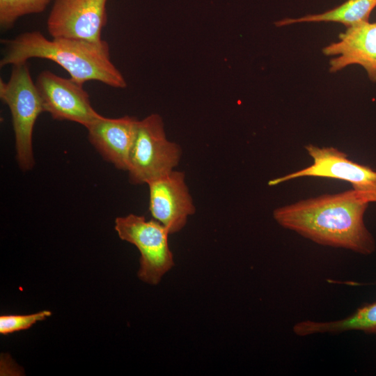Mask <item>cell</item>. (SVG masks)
Instances as JSON below:
<instances>
[{
	"mask_svg": "<svg viewBox=\"0 0 376 376\" xmlns=\"http://www.w3.org/2000/svg\"><path fill=\"white\" fill-rule=\"evenodd\" d=\"M35 84L44 111L55 120L75 122L86 128L102 116L92 107L83 84L70 78L46 70L38 75Z\"/></svg>",
	"mask_w": 376,
	"mask_h": 376,
	"instance_id": "6",
	"label": "cell"
},
{
	"mask_svg": "<svg viewBox=\"0 0 376 376\" xmlns=\"http://www.w3.org/2000/svg\"><path fill=\"white\" fill-rule=\"evenodd\" d=\"M149 210L153 219L173 234L186 225L196 210L185 173L173 170L150 181Z\"/></svg>",
	"mask_w": 376,
	"mask_h": 376,
	"instance_id": "8",
	"label": "cell"
},
{
	"mask_svg": "<svg viewBox=\"0 0 376 376\" xmlns=\"http://www.w3.org/2000/svg\"><path fill=\"white\" fill-rule=\"evenodd\" d=\"M107 0H55L47 21L53 38L97 42L107 22Z\"/></svg>",
	"mask_w": 376,
	"mask_h": 376,
	"instance_id": "7",
	"label": "cell"
},
{
	"mask_svg": "<svg viewBox=\"0 0 376 376\" xmlns=\"http://www.w3.org/2000/svg\"><path fill=\"white\" fill-rule=\"evenodd\" d=\"M1 41L4 45L1 68L29 58L48 59L61 65L79 84L98 81L113 88L127 87L123 75L111 61L109 45L104 40L94 42L65 37L49 40L33 31Z\"/></svg>",
	"mask_w": 376,
	"mask_h": 376,
	"instance_id": "2",
	"label": "cell"
},
{
	"mask_svg": "<svg viewBox=\"0 0 376 376\" xmlns=\"http://www.w3.org/2000/svg\"><path fill=\"white\" fill-rule=\"evenodd\" d=\"M180 147L169 141L162 117L156 113L138 120L127 171L132 184H148L172 171L179 164Z\"/></svg>",
	"mask_w": 376,
	"mask_h": 376,
	"instance_id": "4",
	"label": "cell"
},
{
	"mask_svg": "<svg viewBox=\"0 0 376 376\" xmlns=\"http://www.w3.org/2000/svg\"><path fill=\"white\" fill-rule=\"evenodd\" d=\"M52 315L49 311H41L27 315H3L0 316V334L7 335L31 327Z\"/></svg>",
	"mask_w": 376,
	"mask_h": 376,
	"instance_id": "15",
	"label": "cell"
},
{
	"mask_svg": "<svg viewBox=\"0 0 376 376\" xmlns=\"http://www.w3.org/2000/svg\"><path fill=\"white\" fill-rule=\"evenodd\" d=\"M322 52L336 56L329 61L330 72L357 64L364 68L370 81L376 82V22L347 27L339 34L338 40L324 47Z\"/></svg>",
	"mask_w": 376,
	"mask_h": 376,
	"instance_id": "10",
	"label": "cell"
},
{
	"mask_svg": "<svg viewBox=\"0 0 376 376\" xmlns=\"http://www.w3.org/2000/svg\"><path fill=\"white\" fill-rule=\"evenodd\" d=\"M313 159L311 166L269 181L270 186L302 177H320L345 180L354 185L376 182V171L354 162L347 155L334 147H318L312 144L305 146Z\"/></svg>",
	"mask_w": 376,
	"mask_h": 376,
	"instance_id": "9",
	"label": "cell"
},
{
	"mask_svg": "<svg viewBox=\"0 0 376 376\" xmlns=\"http://www.w3.org/2000/svg\"><path fill=\"white\" fill-rule=\"evenodd\" d=\"M292 330L299 336L335 334L350 331L376 334V301L358 308L352 315L340 320L329 322L301 321L294 325Z\"/></svg>",
	"mask_w": 376,
	"mask_h": 376,
	"instance_id": "12",
	"label": "cell"
},
{
	"mask_svg": "<svg viewBox=\"0 0 376 376\" xmlns=\"http://www.w3.org/2000/svg\"><path fill=\"white\" fill-rule=\"evenodd\" d=\"M357 195L360 199L366 202H376V182L362 185L353 186Z\"/></svg>",
	"mask_w": 376,
	"mask_h": 376,
	"instance_id": "16",
	"label": "cell"
},
{
	"mask_svg": "<svg viewBox=\"0 0 376 376\" xmlns=\"http://www.w3.org/2000/svg\"><path fill=\"white\" fill-rule=\"evenodd\" d=\"M52 0H0V27L11 29L21 17L43 12Z\"/></svg>",
	"mask_w": 376,
	"mask_h": 376,
	"instance_id": "14",
	"label": "cell"
},
{
	"mask_svg": "<svg viewBox=\"0 0 376 376\" xmlns=\"http://www.w3.org/2000/svg\"><path fill=\"white\" fill-rule=\"evenodd\" d=\"M368 204L352 189L278 207L273 217L283 228L317 244L370 255L376 245L363 221Z\"/></svg>",
	"mask_w": 376,
	"mask_h": 376,
	"instance_id": "1",
	"label": "cell"
},
{
	"mask_svg": "<svg viewBox=\"0 0 376 376\" xmlns=\"http://www.w3.org/2000/svg\"><path fill=\"white\" fill-rule=\"evenodd\" d=\"M375 7L376 0H347L326 12L299 18H285L276 22L275 25L283 26L302 22H337L349 27L368 22L369 16Z\"/></svg>",
	"mask_w": 376,
	"mask_h": 376,
	"instance_id": "13",
	"label": "cell"
},
{
	"mask_svg": "<svg viewBox=\"0 0 376 376\" xmlns=\"http://www.w3.org/2000/svg\"><path fill=\"white\" fill-rule=\"evenodd\" d=\"M115 230L121 240L134 244L140 252L138 277L148 284H158L174 265L169 230L155 219L134 214L117 217Z\"/></svg>",
	"mask_w": 376,
	"mask_h": 376,
	"instance_id": "5",
	"label": "cell"
},
{
	"mask_svg": "<svg viewBox=\"0 0 376 376\" xmlns=\"http://www.w3.org/2000/svg\"><path fill=\"white\" fill-rule=\"evenodd\" d=\"M12 66L9 80H0V98L11 113L18 165L23 171H28L34 165L33 127L39 115L45 111L27 62Z\"/></svg>",
	"mask_w": 376,
	"mask_h": 376,
	"instance_id": "3",
	"label": "cell"
},
{
	"mask_svg": "<svg viewBox=\"0 0 376 376\" xmlns=\"http://www.w3.org/2000/svg\"><path fill=\"white\" fill-rule=\"evenodd\" d=\"M138 120L128 116L118 118L102 116L86 127L88 139L106 160L127 171Z\"/></svg>",
	"mask_w": 376,
	"mask_h": 376,
	"instance_id": "11",
	"label": "cell"
}]
</instances>
